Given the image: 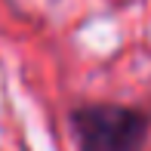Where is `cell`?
Wrapping results in <instances>:
<instances>
[{
	"instance_id": "6da1fadb",
	"label": "cell",
	"mask_w": 151,
	"mask_h": 151,
	"mask_svg": "<svg viewBox=\"0 0 151 151\" xmlns=\"http://www.w3.org/2000/svg\"><path fill=\"white\" fill-rule=\"evenodd\" d=\"M83 151H139L145 139V117L127 108H83L77 114Z\"/></svg>"
}]
</instances>
